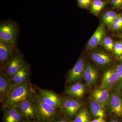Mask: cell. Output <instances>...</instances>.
Listing matches in <instances>:
<instances>
[{"mask_svg": "<svg viewBox=\"0 0 122 122\" xmlns=\"http://www.w3.org/2000/svg\"><path fill=\"white\" fill-rule=\"evenodd\" d=\"M16 107L24 118L26 120L37 118L36 110L33 101H24L18 104Z\"/></svg>", "mask_w": 122, "mask_h": 122, "instance_id": "30bf717a", "label": "cell"}, {"mask_svg": "<svg viewBox=\"0 0 122 122\" xmlns=\"http://www.w3.org/2000/svg\"><path fill=\"white\" fill-rule=\"evenodd\" d=\"M98 78V73L96 69L89 62L86 63L83 78L86 85L91 86L95 84Z\"/></svg>", "mask_w": 122, "mask_h": 122, "instance_id": "ffe728a7", "label": "cell"}, {"mask_svg": "<svg viewBox=\"0 0 122 122\" xmlns=\"http://www.w3.org/2000/svg\"><path fill=\"white\" fill-rule=\"evenodd\" d=\"M33 102L36 110L37 118L41 122H51L58 117L57 109L54 108L44 102L35 93Z\"/></svg>", "mask_w": 122, "mask_h": 122, "instance_id": "3957f363", "label": "cell"}, {"mask_svg": "<svg viewBox=\"0 0 122 122\" xmlns=\"http://www.w3.org/2000/svg\"><path fill=\"white\" fill-rule=\"evenodd\" d=\"M117 90L119 92H120L121 94L122 95V82L120 83V85H119V86L118 88V90Z\"/></svg>", "mask_w": 122, "mask_h": 122, "instance_id": "d6a6232c", "label": "cell"}, {"mask_svg": "<svg viewBox=\"0 0 122 122\" xmlns=\"http://www.w3.org/2000/svg\"><path fill=\"white\" fill-rule=\"evenodd\" d=\"M110 90V88L99 87L96 88L92 92L91 98L106 107L109 102Z\"/></svg>", "mask_w": 122, "mask_h": 122, "instance_id": "2e32d148", "label": "cell"}, {"mask_svg": "<svg viewBox=\"0 0 122 122\" xmlns=\"http://www.w3.org/2000/svg\"><path fill=\"white\" fill-rule=\"evenodd\" d=\"M114 8L117 10L122 9V0H109Z\"/></svg>", "mask_w": 122, "mask_h": 122, "instance_id": "f1b7e54d", "label": "cell"}, {"mask_svg": "<svg viewBox=\"0 0 122 122\" xmlns=\"http://www.w3.org/2000/svg\"><path fill=\"white\" fill-rule=\"evenodd\" d=\"M38 95L46 104L56 109H60L63 104L62 98L53 92L38 87Z\"/></svg>", "mask_w": 122, "mask_h": 122, "instance_id": "52a82bcc", "label": "cell"}, {"mask_svg": "<svg viewBox=\"0 0 122 122\" xmlns=\"http://www.w3.org/2000/svg\"><path fill=\"white\" fill-rule=\"evenodd\" d=\"M90 56L94 62L102 67L109 65L113 61L110 55L103 51H94L91 54Z\"/></svg>", "mask_w": 122, "mask_h": 122, "instance_id": "e0dca14e", "label": "cell"}, {"mask_svg": "<svg viewBox=\"0 0 122 122\" xmlns=\"http://www.w3.org/2000/svg\"><path fill=\"white\" fill-rule=\"evenodd\" d=\"M12 83L7 74L2 70L0 71V101L4 102L13 86Z\"/></svg>", "mask_w": 122, "mask_h": 122, "instance_id": "8fae6325", "label": "cell"}, {"mask_svg": "<svg viewBox=\"0 0 122 122\" xmlns=\"http://www.w3.org/2000/svg\"><path fill=\"white\" fill-rule=\"evenodd\" d=\"M92 0H77V5L82 9H87L90 7Z\"/></svg>", "mask_w": 122, "mask_h": 122, "instance_id": "83f0119b", "label": "cell"}, {"mask_svg": "<svg viewBox=\"0 0 122 122\" xmlns=\"http://www.w3.org/2000/svg\"><path fill=\"white\" fill-rule=\"evenodd\" d=\"M63 104L60 111L65 117L71 120L75 117L79 109L84 105V102L81 99L69 96L62 98Z\"/></svg>", "mask_w": 122, "mask_h": 122, "instance_id": "277c9868", "label": "cell"}, {"mask_svg": "<svg viewBox=\"0 0 122 122\" xmlns=\"http://www.w3.org/2000/svg\"><path fill=\"white\" fill-rule=\"evenodd\" d=\"M4 122H22L24 118L16 107L3 108Z\"/></svg>", "mask_w": 122, "mask_h": 122, "instance_id": "ac0fdd59", "label": "cell"}, {"mask_svg": "<svg viewBox=\"0 0 122 122\" xmlns=\"http://www.w3.org/2000/svg\"><path fill=\"white\" fill-rule=\"evenodd\" d=\"M36 93L29 81L20 84H13L7 98L2 104V107H16L24 101H33Z\"/></svg>", "mask_w": 122, "mask_h": 122, "instance_id": "6da1fadb", "label": "cell"}, {"mask_svg": "<svg viewBox=\"0 0 122 122\" xmlns=\"http://www.w3.org/2000/svg\"><path fill=\"white\" fill-rule=\"evenodd\" d=\"M19 51L17 44H12L0 41V67L4 70L10 60Z\"/></svg>", "mask_w": 122, "mask_h": 122, "instance_id": "8992f818", "label": "cell"}, {"mask_svg": "<svg viewBox=\"0 0 122 122\" xmlns=\"http://www.w3.org/2000/svg\"><path fill=\"white\" fill-rule=\"evenodd\" d=\"M25 63L23 55L19 51L12 57L3 71L10 79Z\"/></svg>", "mask_w": 122, "mask_h": 122, "instance_id": "9c48e42d", "label": "cell"}, {"mask_svg": "<svg viewBox=\"0 0 122 122\" xmlns=\"http://www.w3.org/2000/svg\"><path fill=\"white\" fill-rule=\"evenodd\" d=\"M91 120V115L87 107L84 105L79 109L73 122H90Z\"/></svg>", "mask_w": 122, "mask_h": 122, "instance_id": "44dd1931", "label": "cell"}, {"mask_svg": "<svg viewBox=\"0 0 122 122\" xmlns=\"http://www.w3.org/2000/svg\"><path fill=\"white\" fill-rule=\"evenodd\" d=\"M114 45V42L111 38L106 36L100 45L107 51L112 52H113Z\"/></svg>", "mask_w": 122, "mask_h": 122, "instance_id": "484cf974", "label": "cell"}, {"mask_svg": "<svg viewBox=\"0 0 122 122\" xmlns=\"http://www.w3.org/2000/svg\"><path fill=\"white\" fill-rule=\"evenodd\" d=\"M121 119L117 117L111 118L109 122H122Z\"/></svg>", "mask_w": 122, "mask_h": 122, "instance_id": "1f68e13d", "label": "cell"}, {"mask_svg": "<svg viewBox=\"0 0 122 122\" xmlns=\"http://www.w3.org/2000/svg\"><path fill=\"white\" fill-rule=\"evenodd\" d=\"M30 74V66L25 63L11 77L10 79L13 84H19L29 81Z\"/></svg>", "mask_w": 122, "mask_h": 122, "instance_id": "4fadbf2b", "label": "cell"}, {"mask_svg": "<svg viewBox=\"0 0 122 122\" xmlns=\"http://www.w3.org/2000/svg\"><path fill=\"white\" fill-rule=\"evenodd\" d=\"M117 80V75L114 67L109 69L104 73L99 87L112 89Z\"/></svg>", "mask_w": 122, "mask_h": 122, "instance_id": "5bb4252c", "label": "cell"}, {"mask_svg": "<svg viewBox=\"0 0 122 122\" xmlns=\"http://www.w3.org/2000/svg\"><path fill=\"white\" fill-rule=\"evenodd\" d=\"M90 122H107L105 120V119L102 118H97L94 119L93 120H92Z\"/></svg>", "mask_w": 122, "mask_h": 122, "instance_id": "4dcf8cb0", "label": "cell"}, {"mask_svg": "<svg viewBox=\"0 0 122 122\" xmlns=\"http://www.w3.org/2000/svg\"><path fill=\"white\" fill-rule=\"evenodd\" d=\"M39 122V120H26L25 122Z\"/></svg>", "mask_w": 122, "mask_h": 122, "instance_id": "e575fe53", "label": "cell"}, {"mask_svg": "<svg viewBox=\"0 0 122 122\" xmlns=\"http://www.w3.org/2000/svg\"><path fill=\"white\" fill-rule=\"evenodd\" d=\"M107 109L111 114L122 119V96L118 90L110 93Z\"/></svg>", "mask_w": 122, "mask_h": 122, "instance_id": "5b68a950", "label": "cell"}, {"mask_svg": "<svg viewBox=\"0 0 122 122\" xmlns=\"http://www.w3.org/2000/svg\"><path fill=\"white\" fill-rule=\"evenodd\" d=\"M118 14L113 10H110L104 13L102 16L103 22L105 25L110 28Z\"/></svg>", "mask_w": 122, "mask_h": 122, "instance_id": "7402d4cb", "label": "cell"}, {"mask_svg": "<svg viewBox=\"0 0 122 122\" xmlns=\"http://www.w3.org/2000/svg\"><path fill=\"white\" fill-rule=\"evenodd\" d=\"M51 122H73V120H70L65 117H57Z\"/></svg>", "mask_w": 122, "mask_h": 122, "instance_id": "f546056e", "label": "cell"}, {"mask_svg": "<svg viewBox=\"0 0 122 122\" xmlns=\"http://www.w3.org/2000/svg\"><path fill=\"white\" fill-rule=\"evenodd\" d=\"M114 68L117 75L118 80L115 86L112 89V91L117 90L122 82V62L120 61V63L115 66Z\"/></svg>", "mask_w": 122, "mask_h": 122, "instance_id": "cb8c5ba5", "label": "cell"}, {"mask_svg": "<svg viewBox=\"0 0 122 122\" xmlns=\"http://www.w3.org/2000/svg\"><path fill=\"white\" fill-rule=\"evenodd\" d=\"M105 106L91 98L89 104L90 113L94 119L106 117L107 112Z\"/></svg>", "mask_w": 122, "mask_h": 122, "instance_id": "d6986e66", "label": "cell"}, {"mask_svg": "<svg viewBox=\"0 0 122 122\" xmlns=\"http://www.w3.org/2000/svg\"><path fill=\"white\" fill-rule=\"evenodd\" d=\"M86 90V85L78 82L66 86L65 93L68 96L81 99L85 95Z\"/></svg>", "mask_w": 122, "mask_h": 122, "instance_id": "9a60e30c", "label": "cell"}, {"mask_svg": "<svg viewBox=\"0 0 122 122\" xmlns=\"http://www.w3.org/2000/svg\"><path fill=\"white\" fill-rule=\"evenodd\" d=\"M106 5L107 2L105 1L94 0L90 6L91 11L94 15H98Z\"/></svg>", "mask_w": 122, "mask_h": 122, "instance_id": "603a6c76", "label": "cell"}, {"mask_svg": "<svg viewBox=\"0 0 122 122\" xmlns=\"http://www.w3.org/2000/svg\"><path fill=\"white\" fill-rule=\"evenodd\" d=\"M110 28L116 32L122 30V13L118 14Z\"/></svg>", "mask_w": 122, "mask_h": 122, "instance_id": "d4e9b609", "label": "cell"}, {"mask_svg": "<svg viewBox=\"0 0 122 122\" xmlns=\"http://www.w3.org/2000/svg\"><path fill=\"white\" fill-rule=\"evenodd\" d=\"M106 35L105 25L103 24H100L87 42V48L93 49L101 45L106 36Z\"/></svg>", "mask_w": 122, "mask_h": 122, "instance_id": "7c38bea8", "label": "cell"}, {"mask_svg": "<svg viewBox=\"0 0 122 122\" xmlns=\"http://www.w3.org/2000/svg\"><path fill=\"white\" fill-rule=\"evenodd\" d=\"M119 59L120 60V61L122 62V54L121 55V56L119 58Z\"/></svg>", "mask_w": 122, "mask_h": 122, "instance_id": "d590c367", "label": "cell"}, {"mask_svg": "<svg viewBox=\"0 0 122 122\" xmlns=\"http://www.w3.org/2000/svg\"><path fill=\"white\" fill-rule=\"evenodd\" d=\"M19 25L11 19L0 22V41L12 44H17L20 33Z\"/></svg>", "mask_w": 122, "mask_h": 122, "instance_id": "7a4b0ae2", "label": "cell"}, {"mask_svg": "<svg viewBox=\"0 0 122 122\" xmlns=\"http://www.w3.org/2000/svg\"><path fill=\"white\" fill-rule=\"evenodd\" d=\"M113 52L115 56L119 58L122 54V41H118L114 42Z\"/></svg>", "mask_w": 122, "mask_h": 122, "instance_id": "4316f807", "label": "cell"}, {"mask_svg": "<svg viewBox=\"0 0 122 122\" xmlns=\"http://www.w3.org/2000/svg\"><path fill=\"white\" fill-rule=\"evenodd\" d=\"M85 65V59L83 57H81L68 73L66 82L72 83L78 82L83 78Z\"/></svg>", "mask_w": 122, "mask_h": 122, "instance_id": "ba28073f", "label": "cell"}, {"mask_svg": "<svg viewBox=\"0 0 122 122\" xmlns=\"http://www.w3.org/2000/svg\"><path fill=\"white\" fill-rule=\"evenodd\" d=\"M116 37L119 39H122V32L118 34H117Z\"/></svg>", "mask_w": 122, "mask_h": 122, "instance_id": "836d02e7", "label": "cell"}]
</instances>
